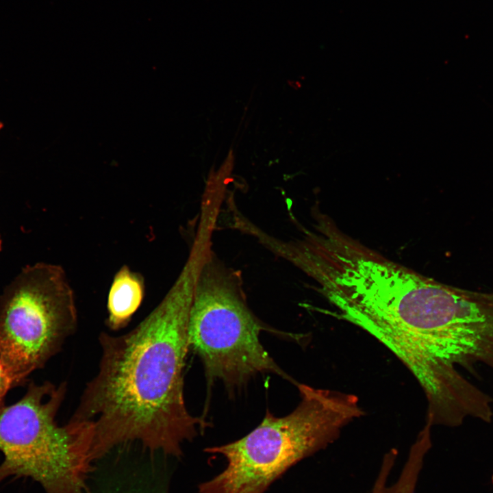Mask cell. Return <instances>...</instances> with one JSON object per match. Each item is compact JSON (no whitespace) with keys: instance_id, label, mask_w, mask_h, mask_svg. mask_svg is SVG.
<instances>
[{"instance_id":"6da1fadb","label":"cell","mask_w":493,"mask_h":493,"mask_svg":"<svg viewBox=\"0 0 493 493\" xmlns=\"http://www.w3.org/2000/svg\"><path fill=\"white\" fill-rule=\"evenodd\" d=\"M200 259L190 254L160 303L129 332L99 336L97 375L80 399L73 420L91 422L93 455L138 444L151 453L180 458L203 420L188 411L184 368L188 325Z\"/></svg>"},{"instance_id":"7a4b0ae2","label":"cell","mask_w":493,"mask_h":493,"mask_svg":"<svg viewBox=\"0 0 493 493\" xmlns=\"http://www.w3.org/2000/svg\"><path fill=\"white\" fill-rule=\"evenodd\" d=\"M66 391L65 383L31 382L19 401L0 408V483L27 477L45 493H92L94 427L73 419L58 424Z\"/></svg>"},{"instance_id":"3957f363","label":"cell","mask_w":493,"mask_h":493,"mask_svg":"<svg viewBox=\"0 0 493 493\" xmlns=\"http://www.w3.org/2000/svg\"><path fill=\"white\" fill-rule=\"evenodd\" d=\"M206 246L197 273L188 325L189 348L200 357L210 383L229 390L258 373L292 380L260 341L262 323L249 308L242 273Z\"/></svg>"},{"instance_id":"277c9868","label":"cell","mask_w":493,"mask_h":493,"mask_svg":"<svg viewBox=\"0 0 493 493\" xmlns=\"http://www.w3.org/2000/svg\"><path fill=\"white\" fill-rule=\"evenodd\" d=\"M77 325L75 294L63 268L45 262L23 268L0 295V359L13 386L43 367Z\"/></svg>"},{"instance_id":"5b68a950","label":"cell","mask_w":493,"mask_h":493,"mask_svg":"<svg viewBox=\"0 0 493 493\" xmlns=\"http://www.w3.org/2000/svg\"><path fill=\"white\" fill-rule=\"evenodd\" d=\"M334 424L318 400L303 396L290 414L269 412L244 437L205 451L226 460L225 468L201 483L199 493H264L292 466L332 443Z\"/></svg>"},{"instance_id":"8992f818","label":"cell","mask_w":493,"mask_h":493,"mask_svg":"<svg viewBox=\"0 0 493 493\" xmlns=\"http://www.w3.org/2000/svg\"><path fill=\"white\" fill-rule=\"evenodd\" d=\"M168 457L144 452L134 459L104 456L95 462L90 485L92 493H169Z\"/></svg>"},{"instance_id":"52a82bcc","label":"cell","mask_w":493,"mask_h":493,"mask_svg":"<svg viewBox=\"0 0 493 493\" xmlns=\"http://www.w3.org/2000/svg\"><path fill=\"white\" fill-rule=\"evenodd\" d=\"M144 295L142 276L127 265L115 274L108 295L107 325L118 331L127 325Z\"/></svg>"},{"instance_id":"ba28073f","label":"cell","mask_w":493,"mask_h":493,"mask_svg":"<svg viewBox=\"0 0 493 493\" xmlns=\"http://www.w3.org/2000/svg\"><path fill=\"white\" fill-rule=\"evenodd\" d=\"M12 388V381L0 359V408L4 405L5 397Z\"/></svg>"},{"instance_id":"9c48e42d","label":"cell","mask_w":493,"mask_h":493,"mask_svg":"<svg viewBox=\"0 0 493 493\" xmlns=\"http://www.w3.org/2000/svg\"><path fill=\"white\" fill-rule=\"evenodd\" d=\"M1 246H2V240H1V235H0V251L1 250Z\"/></svg>"},{"instance_id":"30bf717a","label":"cell","mask_w":493,"mask_h":493,"mask_svg":"<svg viewBox=\"0 0 493 493\" xmlns=\"http://www.w3.org/2000/svg\"><path fill=\"white\" fill-rule=\"evenodd\" d=\"M3 124L0 121V130L3 128Z\"/></svg>"},{"instance_id":"8fae6325","label":"cell","mask_w":493,"mask_h":493,"mask_svg":"<svg viewBox=\"0 0 493 493\" xmlns=\"http://www.w3.org/2000/svg\"><path fill=\"white\" fill-rule=\"evenodd\" d=\"M491 481H492V485H493V475H492V478H491Z\"/></svg>"}]
</instances>
